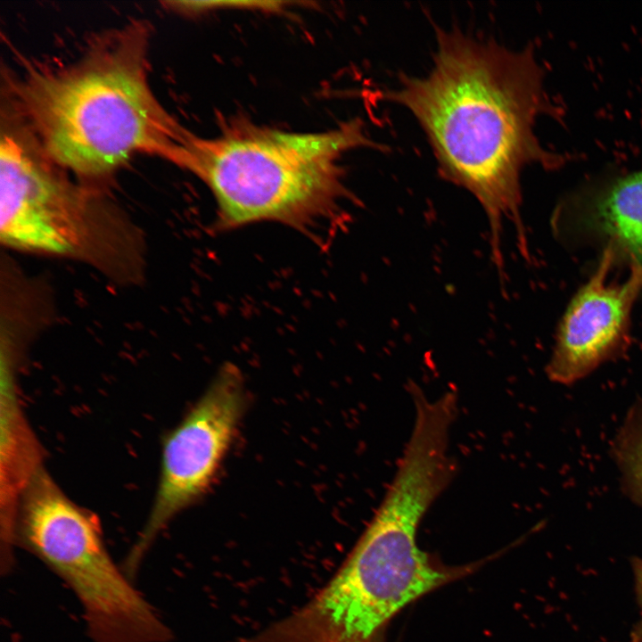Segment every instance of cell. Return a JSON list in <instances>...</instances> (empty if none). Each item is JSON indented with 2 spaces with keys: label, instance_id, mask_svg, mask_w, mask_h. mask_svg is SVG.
Here are the masks:
<instances>
[{
  "label": "cell",
  "instance_id": "obj_1",
  "mask_svg": "<svg viewBox=\"0 0 642 642\" xmlns=\"http://www.w3.org/2000/svg\"><path fill=\"white\" fill-rule=\"evenodd\" d=\"M433 63L405 76L389 99L420 124L444 178L471 193L489 218L494 260L501 266L504 217L520 221L521 173L556 168L562 157L535 134L549 108L544 72L531 50H511L459 31H441Z\"/></svg>",
  "mask_w": 642,
  "mask_h": 642
},
{
  "label": "cell",
  "instance_id": "obj_2",
  "mask_svg": "<svg viewBox=\"0 0 642 642\" xmlns=\"http://www.w3.org/2000/svg\"><path fill=\"white\" fill-rule=\"evenodd\" d=\"M148 29L134 22L101 37L78 62L34 68L12 86L14 111L45 153L86 177L146 153L180 167L189 131L152 93Z\"/></svg>",
  "mask_w": 642,
  "mask_h": 642
},
{
  "label": "cell",
  "instance_id": "obj_3",
  "mask_svg": "<svg viewBox=\"0 0 642 642\" xmlns=\"http://www.w3.org/2000/svg\"><path fill=\"white\" fill-rule=\"evenodd\" d=\"M456 474L424 442L407 444L383 501L335 577L263 642H375L390 620L420 597L478 564L447 566L421 550L418 526Z\"/></svg>",
  "mask_w": 642,
  "mask_h": 642
},
{
  "label": "cell",
  "instance_id": "obj_4",
  "mask_svg": "<svg viewBox=\"0 0 642 642\" xmlns=\"http://www.w3.org/2000/svg\"><path fill=\"white\" fill-rule=\"evenodd\" d=\"M365 142L357 121L321 133L251 126L214 138L190 133L182 168L213 193L217 230L269 221L314 235L347 194L341 158Z\"/></svg>",
  "mask_w": 642,
  "mask_h": 642
},
{
  "label": "cell",
  "instance_id": "obj_5",
  "mask_svg": "<svg viewBox=\"0 0 642 642\" xmlns=\"http://www.w3.org/2000/svg\"><path fill=\"white\" fill-rule=\"evenodd\" d=\"M14 535L72 589L94 642L169 639L168 627L113 562L97 520L44 467L20 497Z\"/></svg>",
  "mask_w": 642,
  "mask_h": 642
},
{
  "label": "cell",
  "instance_id": "obj_6",
  "mask_svg": "<svg viewBox=\"0 0 642 642\" xmlns=\"http://www.w3.org/2000/svg\"><path fill=\"white\" fill-rule=\"evenodd\" d=\"M60 169L22 123L2 127L0 237L6 246L78 257L93 251L99 206Z\"/></svg>",
  "mask_w": 642,
  "mask_h": 642
},
{
  "label": "cell",
  "instance_id": "obj_7",
  "mask_svg": "<svg viewBox=\"0 0 642 642\" xmlns=\"http://www.w3.org/2000/svg\"><path fill=\"white\" fill-rule=\"evenodd\" d=\"M246 402L241 371L226 364L166 437L155 498L127 556V572L135 573L164 527L209 490L233 443Z\"/></svg>",
  "mask_w": 642,
  "mask_h": 642
},
{
  "label": "cell",
  "instance_id": "obj_8",
  "mask_svg": "<svg viewBox=\"0 0 642 642\" xmlns=\"http://www.w3.org/2000/svg\"><path fill=\"white\" fill-rule=\"evenodd\" d=\"M621 254L606 246L599 263L579 290L559 325L547 364L548 378L571 384L611 358L625 337L632 306L642 289V267L630 262L620 277Z\"/></svg>",
  "mask_w": 642,
  "mask_h": 642
},
{
  "label": "cell",
  "instance_id": "obj_9",
  "mask_svg": "<svg viewBox=\"0 0 642 642\" xmlns=\"http://www.w3.org/2000/svg\"><path fill=\"white\" fill-rule=\"evenodd\" d=\"M580 230L642 267V169L589 185L570 199Z\"/></svg>",
  "mask_w": 642,
  "mask_h": 642
},
{
  "label": "cell",
  "instance_id": "obj_10",
  "mask_svg": "<svg viewBox=\"0 0 642 642\" xmlns=\"http://www.w3.org/2000/svg\"><path fill=\"white\" fill-rule=\"evenodd\" d=\"M14 384L1 386V510L12 512L24 488L41 468L38 445L19 406Z\"/></svg>",
  "mask_w": 642,
  "mask_h": 642
},
{
  "label": "cell",
  "instance_id": "obj_11",
  "mask_svg": "<svg viewBox=\"0 0 642 642\" xmlns=\"http://www.w3.org/2000/svg\"><path fill=\"white\" fill-rule=\"evenodd\" d=\"M613 451L625 491L642 506V399L628 411L613 440Z\"/></svg>",
  "mask_w": 642,
  "mask_h": 642
},
{
  "label": "cell",
  "instance_id": "obj_12",
  "mask_svg": "<svg viewBox=\"0 0 642 642\" xmlns=\"http://www.w3.org/2000/svg\"><path fill=\"white\" fill-rule=\"evenodd\" d=\"M632 565L635 580V590L638 605V618L632 629L630 638L631 642H642V559H634Z\"/></svg>",
  "mask_w": 642,
  "mask_h": 642
},
{
  "label": "cell",
  "instance_id": "obj_13",
  "mask_svg": "<svg viewBox=\"0 0 642 642\" xmlns=\"http://www.w3.org/2000/svg\"><path fill=\"white\" fill-rule=\"evenodd\" d=\"M375 642H381V641H380V638H379L378 640H376Z\"/></svg>",
  "mask_w": 642,
  "mask_h": 642
}]
</instances>
